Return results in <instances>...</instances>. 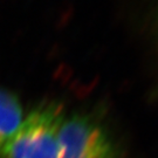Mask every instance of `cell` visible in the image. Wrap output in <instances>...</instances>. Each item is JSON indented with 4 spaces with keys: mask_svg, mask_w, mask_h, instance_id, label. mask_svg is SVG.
I'll use <instances>...</instances> for the list:
<instances>
[{
    "mask_svg": "<svg viewBox=\"0 0 158 158\" xmlns=\"http://www.w3.org/2000/svg\"><path fill=\"white\" fill-rule=\"evenodd\" d=\"M62 108L40 104L23 122L0 150V158H57Z\"/></svg>",
    "mask_w": 158,
    "mask_h": 158,
    "instance_id": "obj_1",
    "label": "cell"
},
{
    "mask_svg": "<svg viewBox=\"0 0 158 158\" xmlns=\"http://www.w3.org/2000/svg\"><path fill=\"white\" fill-rule=\"evenodd\" d=\"M57 158H118L110 136L82 116L64 118L59 132Z\"/></svg>",
    "mask_w": 158,
    "mask_h": 158,
    "instance_id": "obj_2",
    "label": "cell"
},
{
    "mask_svg": "<svg viewBox=\"0 0 158 158\" xmlns=\"http://www.w3.org/2000/svg\"><path fill=\"white\" fill-rule=\"evenodd\" d=\"M23 119V106L11 91L0 88V150Z\"/></svg>",
    "mask_w": 158,
    "mask_h": 158,
    "instance_id": "obj_3",
    "label": "cell"
}]
</instances>
